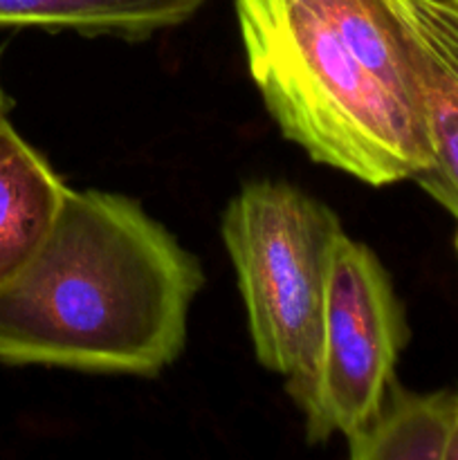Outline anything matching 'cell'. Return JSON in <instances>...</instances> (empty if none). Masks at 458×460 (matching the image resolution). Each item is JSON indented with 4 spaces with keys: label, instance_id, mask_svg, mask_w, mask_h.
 I'll return each instance as SVG.
<instances>
[{
    "label": "cell",
    "instance_id": "30bf717a",
    "mask_svg": "<svg viewBox=\"0 0 458 460\" xmlns=\"http://www.w3.org/2000/svg\"><path fill=\"white\" fill-rule=\"evenodd\" d=\"M4 111H7V99H4L3 88H0V112H4Z\"/></svg>",
    "mask_w": 458,
    "mask_h": 460
},
{
    "label": "cell",
    "instance_id": "277c9868",
    "mask_svg": "<svg viewBox=\"0 0 458 460\" xmlns=\"http://www.w3.org/2000/svg\"><path fill=\"white\" fill-rule=\"evenodd\" d=\"M407 335L380 259L341 234L328 279L317 367L295 398L305 413L308 440L348 438L380 413Z\"/></svg>",
    "mask_w": 458,
    "mask_h": 460
},
{
    "label": "cell",
    "instance_id": "8fae6325",
    "mask_svg": "<svg viewBox=\"0 0 458 460\" xmlns=\"http://www.w3.org/2000/svg\"><path fill=\"white\" fill-rule=\"evenodd\" d=\"M456 250H458V236H456Z\"/></svg>",
    "mask_w": 458,
    "mask_h": 460
},
{
    "label": "cell",
    "instance_id": "ba28073f",
    "mask_svg": "<svg viewBox=\"0 0 458 460\" xmlns=\"http://www.w3.org/2000/svg\"><path fill=\"white\" fill-rule=\"evenodd\" d=\"M456 395L398 391L375 418L348 436L353 460H445Z\"/></svg>",
    "mask_w": 458,
    "mask_h": 460
},
{
    "label": "cell",
    "instance_id": "6da1fadb",
    "mask_svg": "<svg viewBox=\"0 0 458 460\" xmlns=\"http://www.w3.org/2000/svg\"><path fill=\"white\" fill-rule=\"evenodd\" d=\"M202 281L137 202L70 189L45 245L0 290V362L157 376L182 353Z\"/></svg>",
    "mask_w": 458,
    "mask_h": 460
},
{
    "label": "cell",
    "instance_id": "3957f363",
    "mask_svg": "<svg viewBox=\"0 0 458 460\" xmlns=\"http://www.w3.org/2000/svg\"><path fill=\"white\" fill-rule=\"evenodd\" d=\"M330 207L287 182L242 187L223 214L259 362L287 380L292 398L317 367L328 279L341 238Z\"/></svg>",
    "mask_w": 458,
    "mask_h": 460
},
{
    "label": "cell",
    "instance_id": "52a82bcc",
    "mask_svg": "<svg viewBox=\"0 0 458 460\" xmlns=\"http://www.w3.org/2000/svg\"><path fill=\"white\" fill-rule=\"evenodd\" d=\"M207 0H0V25L146 39L182 25Z\"/></svg>",
    "mask_w": 458,
    "mask_h": 460
},
{
    "label": "cell",
    "instance_id": "7a4b0ae2",
    "mask_svg": "<svg viewBox=\"0 0 458 460\" xmlns=\"http://www.w3.org/2000/svg\"><path fill=\"white\" fill-rule=\"evenodd\" d=\"M250 75L281 133L373 187L416 180L429 139L393 0H236Z\"/></svg>",
    "mask_w": 458,
    "mask_h": 460
},
{
    "label": "cell",
    "instance_id": "9c48e42d",
    "mask_svg": "<svg viewBox=\"0 0 458 460\" xmlns=\"http://www.w3.org/2000/svg\"><path fill=\"white\" fill-rule=\"evenodd\" d=\"M445 460H458V395H456V407H454L452 427H449L447 447H445Z\"/></svg>",
    "mask_w": 458,
    "mask_h": 460
},
{
    "label": "cell",
    "instance_id": "5b68a950",
    "mask_svg": "<svg viewBox=\"0 0 458 460\" xmlns=\"http://www.w3.org/2000/svg\"><path fill=\"white\" fill-rule=\"evenodd\" d=\"M420 93L431 162L416 182L458 218V0H393Z\"/></svg>",
    "mask_w": 458,
    "mask_h": 460
},
{
    "label": "cell",
    "instance_id": "8992f818",
    "mask_svg": "<svg viewBox=\"0 0 458 460\" xmlns=\"http://www.w3.org/2000/svg\"><path fill=\"white\" fill-rule=\"evenodd\" d=\"M70 189L0 112V290L48 241Z\"/></svg>",
    "mask_w": 458,
    "mask_h": 460
}]
</instances>
